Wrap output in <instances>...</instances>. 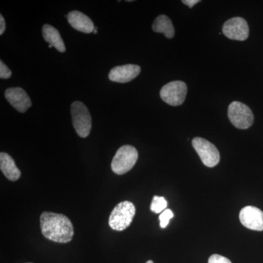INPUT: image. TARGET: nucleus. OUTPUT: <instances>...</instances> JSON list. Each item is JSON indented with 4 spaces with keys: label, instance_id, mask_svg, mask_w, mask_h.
<instances>
[{
    "label": "nucleus",
    "instance_id": "nucleus-23",
    "mask_svg": "<svg viewBox=\"0 0 263 263\" xmlns=\"http://www.w3.org/2000/svg\"><path fill=\"white\" fill-rule=\"evenodd\" d=\"M94 33H95V34H97V33H98V30H96V29H95Z\"/></svg>",
    "mask_w": 263,
    "mask_h": 263
},
{
    "label": "nucleus",
    "instance_id": "nucleus-10",
    "mask_svg": "<svg viewBox=\"0 0 263 263\" xmlns=\"http://www.w3.org/2000/svg\"><path fill=\"white\" fill-rule=\"evenodd\" d=\"M5 96L10 105L20 113L27 111L32 105L30 98L22 88H9L5 91Z\"/></svg>",
    "mask_w": 263,
    "mask_h": 263
},
{
    "label": "nucleus",
    "instance_id": "nucleus-15",
    "mask_svg": "<svg viewBox=\"0 0 263 263\" xmlns=\"http://www.w3.org/2000/svg\"><path fill=\"white\" fill-rule=\"evenodd\" d=\"M155 32L162 33L166 37L173 38L175 35V29L172 22L168 17L164 15H159L156 18L152 25Z\"/></svg>",
    "mask_w": 263,
    "mask_h": 263
},
{
    "label": "nucleus",
    "instance_id": "nucleus-13",
    "mask_svg": "<svg viewBox=\"0 0 263 263\" xmlns=\"http://www.w3.org/2000/svg\"><path fill=\"white\" fill-rule=\"evenodd\" d=\"M0 169L7 179L15 181L22 176L20 170L17 167L15 161L8 154L1 152L0 154Z\"/></svg>",
    "mask_w": 263,
    "mask_h": 263
},
{
    "label": "nucleus",
    "instance_id": "nucleus-6",
    "mask_svg": "<svg viewBox=\"0 0 263 263\" xmlns=\"http://www.w3.org/2000/svg\"><path fill=\"white\" fill-rule=\"evenodd\" d=\"M193 146L202 163L209 167H215L220 160V155L217 148L211 142L202 138H195L193 140Z\"/></svg>",
    "mask_w": 263,
    "mask_h": 263
},
{
    "label": "nucleus",
    "instance_id": "nucleus-7",
    "mask_svg": "<svg viewBox=\"0 0 263 263\" xmlns=\"http://www.w3.org/2000/svg\"><path fill=\"white\" fill-rule=\"evenodd\" d=\"M187 87L184 82L175 81L164 85L160 90V97L164 103L172 106H179L186 99Z\"/></svg>",
    "mask_w": 263,
    "mask_h": 263
},
{
    "label": "nucleus",
    "instance_id": "nucleus-18",
    "mask_svg": "<svg viewBox=\"0 0 263 263\" xmlns=\"http://www.w3.org/2000/svg\"><path fill=\"white\" fill-rule=\"evenodd\" d=\"M12 75L11 70L7 67L3 61H0V78L2 79H8Z\"/></svg>",
    "mask_w": 263,
    "mask_h": 263
},
{
    "label": "nucleus",
    "instance_id": "nucleus-8",
    "mask_svg": "<svg viewBox=\"0 0 263 263\" xmlns=\"http://www.w3.org/2000/svg\"><path fill=\"white\" fill-rule=\"evenodd\" d=\"M222 32L229 39L243 41L249 37V28L247 21L240 17H235L227 21L222 27Z\"/></svg>",
    "mask_w": 263,
    "mask_h": 263
},
{
    "label": "nucleus",
    "instance_id": "nucleus-11",
    "mask_svg": "<svg viewBox=\"0 0 263 263\" xmlns=\"http://www.w3.org/2000/svg\"><path fill=\"white\" fill-rule=\"evenodd\" d=\"M141 72L140 66L136 65H125L114 67L109 72V79L114 82H129L136 79Z\"/></svg>",
    "mask_w": 263,
    "mask_h": 263
},
{
    "label": "nucleus",
    "instance_id": "nucleus-3",
    "mask_svg": "<svg viewBox=\"0 0 263 263\" xmlns=\"http://www.w3.org/2000/svg\"><path fill=\"white\" fill-rule=\"evenodd\" d=\"M138 159V152L134 146L125 145L118 149L111 162V169L114 174H127L136 164Z\"/></svg>",
    "mask_w": 263,
    "mask_h": 263
},
{
    "label": "nucleus",
    "instance_id": "nucleus-20",
    "mask_svg": "<svg viewBox=\"0 0 263 263\" xmlns=\"http://www.w3.org/2000/svg\"><path fill=\"white\" fill-rule=\"evenodd\" d=\"M200 0H183L182 3L183 4L187 5L190 8H193L194 5L200 3Z\"/></svg>",
    "mask_w": 263,
    "mask_h": 263
},
{
    "label": "nucleus",
    "instance_id": "nucleus-12",
    "mask_svg": "<svg viewBox=\"0 0 263 263\" xmlns=\"http://www.w3.org/2000/svg\"><path fill=\"white\" fill-rule=\"evenodd\" d=\"M67 20L72 28L83 33L94 32L95 25L91 18L78 10H73L67 15Z\"/></svg>",
    "mask_w": 263,
    "mask_h": 263
},
{
    "label": "nucleus",
    "instance_id": "nucleus-14",
    "mask_svg": "<svg viewBox=\"0 0 263 263\" xmlns=\"http://www.w3.org/2000/svg\"><path fill=\"white\" fill-rule=\"evenodd\" d=\"M43 37L46 42L53 46L59 51L63 53L66 48L60 33L56 28L49 24H45L42 29Z\"/></svg>",
    "mask_w": 263,
    "mask_h": 263
},
{
    "label": "nucleus",
    "instance_id": "nucleus-4",
    "mask_svg": "<svg viewBox=\"0 0 263 263\" xmlns=\"http://www.w3.org/2000/svg\"><path fill=\"white\" fill-rule=\"evenodd\" d=\"M72 125L81 138H87L91 129V117L89 109L82 102L76 101L71 105Z\"/></svg>",
    "mask_w": 263,
    "mask_h": 263
},
{
    "label": "nucleus",
    "instance_id": "nucleus-1",
    "mask_svg": "<svg viewBox=\"0 0 263 263\" xmlns=\"http://www.w3.org/2000/svg\"><path fill=\"white\" fill-rule=\"evenodd\" d=\"M40 222L42 234L48 240L65 243L71 241L73 238V224L64 214L43 212L40 217Z\"/></svg>",
    "mask_w": 263,
    "mask_h": 263
},
{
    "label": "nucleus",
    "instance_id": "nucleus-5",
    "mask_svg": "<svg viewBox=\"0 0 263 263\" xmlns=\"http://www.w3.org/2000/svg\"><path fill=\"white\" fill-rule=\"evenodd\" d=\"M230 122L238 129H248L254 122V115L251 109L240 102H233L228 108Z\"/></svg>",
    "mask_w": 263,
    "mask_h": 263
},
{
    "label": "nucleus",
    "instance_id": "nucleus-17",
    "mask_svg": "<svg viewBox=\"0 0 263 263\" xmlns=\"http://www.w3.org/2000/svg\"><path fill=\"white\" fill-rule=\"evenodd\" d=\"M174 214L171 209H165L163 212L161 213L160 215V227L162 228H165L168 226L169 221L174 217Z\"/></svg>",
    "mask_w": 263,
    "mask_h": 263
},
{
    "label": "nucleus",
    "instance_id": "nucleus-19",
    "mask_svg": "<svg viewBox=\"0 0 263 263\" xmlns=\"http://www.w3.org/2000/svg\"><path fill=\"white\" fill-rule=\"evenodd\" d=\"M208 263H232L229 259L219 254H213L209 259Z\"/></svg>",
    "mask_w": 263,
    "mask_h": 263
},
{
    "label": "nucleus",
    "instance_id": "nucleus-24",
    "mask_svg": "<svg viewBox=\"0 0 263 263\" xmlns=\"http://www.w3.org/2000/svg\"><path fill=\"white\" fill-rule=\"evenodd\" d=\"M48 47L51 48L53 47V46H51V45H49V46H48Z\"/></svg>",
    "mask_w": 263,
    "mask_h": 263
},
{
    "label": "nucleus",
    "instance_id": "nucleus-9",
    "mask_svg": "<svg viewBox=\"0 0 263 263\" xmlns=\"http://www.w3.org/2000/svg\"><path fill=\"white\" fill-rule=\"evenodd\" d=\"M240 222L249 230L256 231L263 230V212L258 208L246 206L241 209L239 214Z\"/></svg>",
    "mask_w": 263,
    "mask_h": 263
},
{
    "label": "nucleus",
    "instance_id": "nucleus-21",
    "mask_svg": "<svg viewBox=\"0 0 263 263\" xmlns=\"http://www.w3.org/2000/svg\"><path fill=\"white\" fill-rule=\"evenodd\" d=\"M5 19L3 18V15H0V34H3L5 30Z\"/></svg>",
    "mask_w": 263,
    "mask_h": 263
},
{
    "label": "nucleus",
    "instance_id": "nucleus-22",
    "mask_svg": "<svg viewBox=\"0 0 263 263\" xmlns=\"http://www.w3.org/2000/svg\"><path fill=\"white\" fill-rule=\"evenodd\" d=\"M146 263H154V262L152 260H148V261H147Z\"/></svg>",
    "mask_w": 263,
    "mask_h": 263
},
{
    "label": "nucleus",
    "instance_id": "nucleus-16",
    "mask_svg": "<svg viewBox=\"0 0 263 263\" xmlns=\"http://www.w3.org/2000/svg\"><path fill=\"white\" fill-rule=\"evenodd\" d=\"M167 206V202L163 197L154 196L151 204L150 209L156 214H160L165 210Z\"/></svg>",
    "mask_w": 263,
    "mask_h": 263
},
{
    "label": "nucleus",
    "instance_id": "nucleus-2",
    "mask_svg": "<svg viewBox=\"0 0 263 263\" xmlns=\"http://www.w3.org/2000/svg\"><path fill=\"white\" fill-rule=\"evenodd\" d=\"M136 214V207L133 202L123 201L114 208L108 219L109 226L117 231L127 229L133 222Z\"/></svg>",
    "mask_w": 263,
    "mask_h": 263
}]
</instances>
